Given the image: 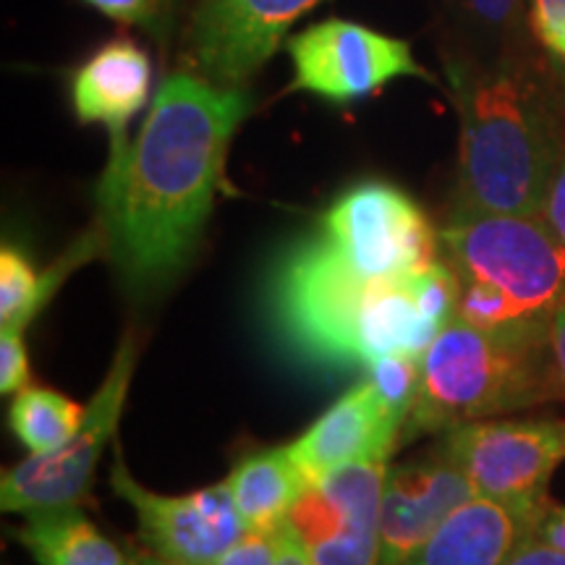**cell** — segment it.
<instances>
[{"label":"cell","instance_id":"3","mask_svg":"<svg viewBox=\"0 0 565 565\" xmlns=\"http://www.w3.org/2000/svg\"><path fill=\"white\" fill-rule=\"evenodd\" d=\"M461 124L456 210L542 215L561 168V134L547 92L511 58H445Z\"/></svg>","mask_w":565,"mask_h":565},{"label":"cell","instance_id":"18","mask_svg":"<svg viewBox=\"0 0 565 565\" xmlns=\"http://www.w3.org/2000/svg\"><path fill=\"white\" fill-rule=\"evenodd\" d=\"M17 540L30 550L38 565H131L79 505L30 515Z\"/></svg>","mask_w":565,"mask_h":565},{"label":"cell","instance_id":"9","mask_svg":"<svg viewBox=\"0 0 565 565\" xmlns=\"http://www.w3.org/2000/svg\"><path fill=\"white\" fill-rule=\"evenodd\" d=\"M294 63L291 89L345 105L401 76L433 82L406 40L345 19H328L286 40Z\"/></svg>","mask_w":565,"mask_h":565},{"label":"cell","instance_id":"34","mask_svg":"<svg viewBox=\"0 0 565 565\" xmlns=\"http://www.w3.org/2000/svg\"><path fill=\"white\" fill-rule=\"evenodd\" d=\"M561 61H565V53H563V55H561Z\"/></svg>","mask_w":565,"mask_h":565},{"label":"cell","instance_id":"21","mask_svg":"<svg viewBox=\"0 0 565 565\" xmlns=\"http://www.w3.org/2000/svg\"><path fill=\"white\" fill-rule=\"evenodd\" d=\"M40 275L26 254L6 244L0 252V328L19 330L30 328V309Z\"/></svg>","mask_w":565,"mask_h":565},{"label":"cell","instance_id":"5","mask_svg":"<svg viewBox=\"0 0 565 565\" xmlns=\"http://www.w3.org/2000/svg\"><path fill=\"white\" fill-rule=\"evenodd\" d=\"M550 398H565L553 351L500 341L454 317L422 356L404 435L448 433Z\"/></svg>","mask_w":565,"mask_h":565},{"label":"cell","instance_id":"30","mask_svg":"<svg viewBox=\"0 0 565 565\" xmlns=\"http://www.w3.org/2000/svg\"><path fill=\"white\" fill-rule=\"evenodd\" d=\"M275 565H312V557H309V550L303 545L299 532L291 526V521L286 524V534H282L280 555Z\"/></svg>","mask_w":565,"mask_h":565},{"label":"cell","instance_id":"11","mask_svg":"<svg viewBox=\"0 0 565 565\" xmlns=\"http://www.w3.org/2000/svg\"><path fill=\"white\" fill-rule=\"evenodd\" d=\"M324 0H200L189 61L217 87L242 89L278 53L296 21Z\"/></svg>","mask_w":565,"mask_h":565},{"label":"cell","instance_id":"17","mask_svg":"<svg viewBox=\"0 0 565 565\" xmlns=\"http://www.w3.org/2000/svg\"><path fill=\"white\" fill-rule=\"evenodd\" d=\"M225 482L244 526L257 532L286 524L309 479L296 466L288 448H270L244 458Z\"/></svg>","mask_w":565,"mask_h":565},{"label":"cell","instance_id":"12","mask_svg":"<svg viewBox=\"0 0 565 565\" xmlns=\"http://www.w3.org/2000/svg\"><path fill=\"white\" fill-rule=\"evenodd\" d=\"M113 492L134 508L139 536L152 553L181 565H212L246 532L228 482L192 494H154L118 458Z\"/></svg>","mask_w":565,"mask_h":565},{"label":"cell","instance_id":"4","mask_svg":"<svg viewBox=\"0 0 565 565\" xmlns=\"http://www.w3.org/2000/svg\"><path fill=\"white\" fill-rule=\"evenodd\" d=\"M440 244L458 280V320L500 341L550 349L565 303V244L545 217L454 210Z\"/></svg>","mask_w":565,"mask_h":565},{"label":"cell","instance_id":"31","mask_svg":"<svg viewBox=\"0 0 565 565\" xmlns=\"http://www.w3.org/2000/svg\"><path fill=\"white\" fill-rule=\"evenodd\" d=\"M550 351H553V364L557 372V380H561L563 395H565V303L557 309L553 330H550Z\"/></svg>","mask_w":565,"mask_h":565},{"label":"cell","instance_id":"22","mask_svg":"<svg viewBox=\"0 0 565 565\" xmlns=\"http://www.w3.org/2000/svg\"><path fill=\"white\" fill-rule=\"evenodd\" d=\"M458 24L469 26L475 34L498 38L519 24L524 0H443Z\"/></svg>","mask_w":565,"mask_h":565},{"label":"cell","instance_id":"7","mask_svg":"<svg viewBox=\"0 0 565 565\" xmlns=\"http://www.w3.org/2000/svg\"><path fill=\"white\" fill-rule=\"evenodd\" d=\"M320 231L366 278H401L437 263L440 233L412 196L387 181L345 189L324 210Z\"/></svg>","mask_w":565,"mask_h":565},{"label":"cell","instance_id":"16","mask_svg":"<svg viewBox=\"0 0 565 565\" xmlns=\"http://www.w3.org/2000/svg\"><path fill=\"white\" fill-rule=\"evenodd\" d=\"M152 63L137 42L110 40L84 61L71 79V103L79 124H103L110 134V152H121L131 118L147 105Z\"/></svg>","mask_w":565,"mask_h":565},{"label":"cell","instance_id":"8","mask_svg":"<svg viewBox=\"0 0 565 565\" xmlns=\"http://www.w3.org/2000/svg\"><path fill=\"white\" fill-rule=\"evenodd\" d=\"M443 450L482 498L545 505L550 477L565 461V422H469L445 433Z\"/></svg>","mask_w":565,"mask_h":565},{"label":"cell","instance_id":"6","mask_svg":"<svg viewBox=\"0 0 565 565\" xmlns=\"http://www.w3.org/2000/svg\"><path fill=\"white\" fill-rule=\"evenodd\" d=\"M137 356L139 349L134 335H124L100 391L84 406L82 427L53 454L30 456L3 471L0 505L6 513L34 515L61 511L79 505L87 498L95 466L121 422Z\"/></svg>","mask_w":565,"mask_h":565},{"label":"cell","instance_id":"23","mask_svg":"<svg viewBox=\"0 0 565 565\" xmlns=\"http://www.w3.org/2000/svg\"><path fill=\"white\" fill-rule=\"evenodd\" d=\"M288 524V521H286ZM286 524L275 529H246L212 565H275L280 555Z\"/></svg>","mask_w":565,"mask_h":565},{"label":"cell","instance_id":"28","mask_svg":"<svg viewBox=\"0 0 565 565\" xmlns=\"http://www.w3.org/2000/svg\"><path fill=\"white\" fill-rule=\"evenodd\" d=\"M505 565H565V550L550 547L540 540H526Z\"/></svg>","mask_w":565,"mask_h":565},{"label":"cell","instance_id":"19","mask_svg":"<svg viewBox=\"0 0 565 565\" xmlns=\"http://www.w3.org/2000/svg\"><path fill=\"white\" fill-rule=\"evenodd\" d=\"M11 429L32 456L58 450L82 427L84 408L47 387H24L11 404Z\"/></svg>","mask_w":565,"mask_h":565},{"label":"cell","instance_id":"15","mask_svg":"<svg viewBox=\"0 0 565 565\" xmlns=\"http://www.w3.org/2000/svg\"><path fill=\"white\" fill-rule=\"evenodd\" d=\"M545 505L475 494L458 505L404 565H505L532 540Z\"/></svg>","mask_w":565,"mask_h":565},{"label":"cell","instance_id":"29","mask_svg":"<svg viewBox=\"0 0 565 565\" xmlns=\"http://www.w3.org/2000/svg\"><path fill=\"white\" fill-rule=\"evenodd\" d=\"M534 540L545 542V545H550V547L565 550V505L563 508H555V505L545 508V513H542L540 521H536Z\"/></svg>","mask_w":565,"mask_h":565},{"label":"cell","instance_id":"1","mask_svg":"<svg viewBox=\"0 0 565 565\" xmlns=\"http://www.w3.org/2000/svg\"><path fill=\"white\" fill-rule=\"evenodd\" d=\"M252 110L244 89L196 74L162 82L137 139L110 152L97 207L105 252L134 294H152L192 259L231 139Z\"/></svg>","mask_w":565,"mask_h":565},{"label":"cell","instance_id":"14","mask_svg":"<svg viewBox=\"0 0 565 565\" xmlns=\"http://www.w3.org/2000/svg\"><path fill=\"white\" fill-rule=\"evenodd\" d=\"M404 433L380 404L370 380L353 385L333 406L288 445V454L309 482L328 471L359 461H387L395 440Z\"/></svg>","mask_w":565,"mask_h":565},{"label":"cell","instance_id":"26","mask_svg":"<svg viewBox=\"0 0 565 565\" xmlns=\"http://www.w3.org/2000/svg\"><path fill=\"white\" fill-rule=\"evenodd\" d=\"M534 34L550 53H565V0H529Z\"/></svg>","mask_w":565,"mask_h":565},{"label":"cell","instance_id":"20","mask_svg":"<svg viewBox=\"0 0 565 565\" xmlns=\"http://www.w3.org/2000/svg\"><path fill=\"white\" fill-rule=\"evenodd\" d=\"M366 380L377 391L380 404L393 416L401 427H406L408 414H412L416 393H419L422 380V359L408 356V353H391V356L377 359L366 366Z\"/></svg>","mask_w":565,"mask_h":565},{"label":"cell","instance_id":"27","mask_svg":"<svg viewBox=\"0 0 565 565\" xmlns=\"http://www.w3.org/2000/svg\"><path fill=\"white\" fill-rule=\"evenodd\" d=\"M542 217L550 223L561 242L565 244V158L557 168L553 183H550V192L545 200V207H542Z\"/></svg>","mask_w":565,"mask_h":565},{"label":"cell","instance_id":"2","mask_svg":"<svg viewBox=\"0 0 565 565\" xmlns=\"http://www.w3.org/2000/svg\"><path fill=\"white\" fill-rule=\"evenodd\" d=\"M267 315L282 351L317 370L370 366L391 353L422 359L443 333L422 315L412 273L366 278L320 228L282 252Z\"/></svg>","mask_w":565,"mask_h":565},{"label":"cell","instance_id":"10","mask_svg":"<svg viewBox=\"0 0 565 565\" xmlns=\"http://www.w3.org/2000/svg\"><path fill=\"white\" fill-rule=\"evenodd\" d=\"M387 461H359L307 484L288 513L312 565H380Z\"/></svg>","mask_w":565,"mask_h":565},{"label":"cell","instance_id":"24","mask_svg":"<svg viewBox=\"0 0 565 565\" xmlns=\"http://www.w3.org/2000/svg\"><path fill=\"white\" fill-rule=\"evenodd\" d=\"M84 3L124 24L145 26L152 34L166 32L168 17L173 11L168 0H84Z\"/></svg>","mask_w":565,"mask_h":565},{"label":"cell","instance_id":"32","mask_svg":"<svg viewBox=\"0 0 565 565\" xmlns=\"http://www.w3.org/2000/svg\"><path fill=\"white\" fill-rule=\"evenodd\" d=\"M131 565H181V563H173V561H168V557H162V555H158V553H139V555H134L131 561H129Z\"/></svg>","mask_w":565,"mask_h":565},{"label":"cell","instance_id":"33","mask_svg":"<svg viewBox=\"0 0 565 565\" xmlns=\"http://www.w3.org/2000/svg\"><path fill=\"white\" fill-rule=\"evenodd\" d=\"M168 3H171V9H175V3H179V0H168Z\"/></svg>","mask_w":565,"mask_h":565},{"label":"cell","instance_id":"25","mask_svg":"<svg viewBox=\"0 0 565 565\" xmlns=\"http://www.w3.org/2000/svg\"><path fill=\"white\" fill-rule=\"evenodd\" d=\"M30 383V356H26L24 333L3 330L0 333V391L3 395L19 393Z\"/></svg>","mask_w":565,"mask_h":565},{"label":"cell","instance_id":"13","mask_svg":"<svg viewBox=\"0 0 565 565\" xmlns=\"http://www.w3.org/2000/svg\"><path fill=\"white\" fill-rule=\"evenodd\" d=\"M475 494L469 477L445 450L440 456L387 469L380 511V565H404L435 529Z\"/></svg>","mask_w":565,"mask_h":565}]
</instances>
